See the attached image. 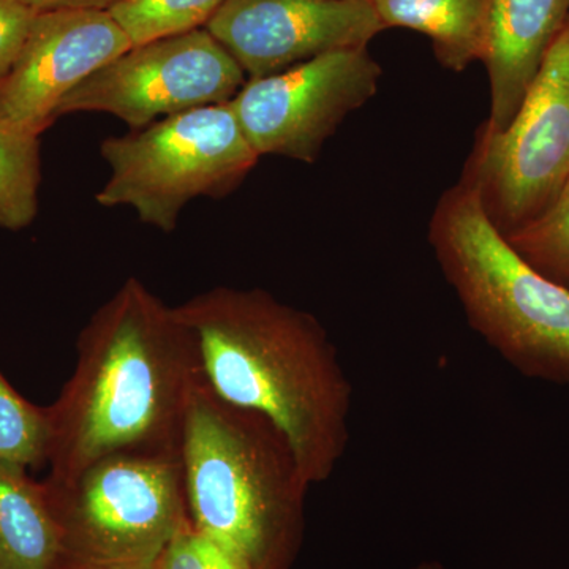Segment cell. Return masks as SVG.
I'll list each match as a JSON object with an SVG mask.
<instances>
[{
  "mask_svg": "<svg viewBox=\"0 0 569 569\" xmlns=\"http://www.w3.org/2000/svg\"><path fill=\"white\" fill-rule=\"evenodd\" d=\"M157 569H247L233 553L203 531L194 529L189 516L157 560Z\"/></svg>",
  "mask_w": 569,
  "mask_h": 569,
  "instance_id": "cell-19",
  "label": "cell"
},
{
  "mask_svg": "<svg viewBox=\"0 0 569 569\" xmlns=\"http://www.w3.org/2000/svg\"><path fill=\"white\" fill-rule=\"evenodd\" d=\"M40 137L0 119V227L28 228L39 212Z\"/></svg>",
  "mask_w": 569,
  "mask_h": 569,
  "instance_id": "cell-15",
  "label": "cell"
},
{
  "mask_svg": "<svg viewBox=\"0 0 569 569\" xmlns=\"http://www.w3.org/2000/svg\"><path fill=\"white\" fill-rule=\"evenodd\" d=\"M385 28L411 29L432 43L437 61L463 71L485 61L490 0H369Z\"/></svg>",
  "mask_w": 569,
  "mask_h": 569,
  "instance_id": "cell-14",
  "label": "cell"
},
{
  "mask_svg": "<svg viewBox=\"0 0 569 569\" xmlns=\"http://www.w3.org/2000/svg\"><path fill=\"white\" fill-rule=\"evenodd\" d=\"M224 0H119L110 14L133 47L206 28Z\"/></svg>",
  "mask_w": 569,
  "mask_h": 569,
  "instance_id": "cell-16",
  "label": "cell"
},
{
  "mask_svg": "<svg viewBox=\"0 0 569 569\" xmlns=\"http://www.w3.org/2000/svg\"><path fill=\"white\" fill-rule=\"evenodd\" d=\"M61 530L47 482L0 460V569H56Z\"/></svg>",
  "mask_w": 569,
  "mask_h": 569,
  "instance_id": "cell-13",
  "label": "cell"
},
{
  "mask_svg": "<svg viewBox=\"0 0 569 569\" xmlns=\"http://www.w3.org/2000/svg\"><path fill=\"white\" fill-rule=\"evenodd\" d=\"M50 413L29 402L0 372V460L26 468L48 463Z\"/></svg>",
  "mask_w": 569,
  "mask_h": 569,
  "instance_id": "cell-17",
  "label": "cell"
},
{
  "mask_svg": "<svg viewBox=\"0 0 569 569\" xmlns=\"http://www.w3.org/2000/svg\"><path fill=\"white\" fill-rule=\"evenodd\" d=\"M381 74L367 48L326 52L247 81L230 103L258 156L316 163L347 116L376 96Z\"/></svg>",
  "mask_w": 569,
  "mask_h": 569,
  "instance_id": "cell-9",
  "label": "cell"
},
{
  "mask_svg": "<svg viewBox=\"0 0 569 569\" xmlns=\"http://www.w3.org/2000/svg\"><path fill=\"white\" fill-rule=\"evenodd\" d=\"M142 569H157L156 565H153V567L151 568H142Z\"/></svg>",
  "mask_w": 569,
  "mask_h": 569,
  "instance_id": "cell-23",
  "label": "cell"
},
{
  "mask_svg": "<svg viewBox=\"0 0 569 569\" xmlns=\"http://www.w3.org/2000/svg\"><path fill=\"white\" fill-rule=\"evenodd\" d=\"M22 6L44 13V11L59 10H100L108 11L114 7L119 0H18Z\"/></svg>",
  "mask_w": 569,
  "mask_h": 569,
  "instance_id": "cell-21",
  "label": "cell"
},
{
  "mask_svg": "<svg viewBox=\"0 0 569 569\" xmlns=\"http://www.w3.org/2000/svg\"><path fill=\"white\" fill-rule=\"evenodd\" d=\"M44 482L61 530L56 569L151 568L187 518L181 455H114Z\"/></svg>",
  "mask_w": 569,
  "mask_h": 569,
  "instance_id": "cell-6",
  "label": "cell"
},
{
  "mask_svg": "<svg viewBox=\"0 0 569 569\" xmlns=\"http://www.w3.org/2000/svg\"><path fill=\"white\" fill-rule=\"evenodd\" d=\"M36 17L37 11L18 0H0V84L17 62Z\"/></svg>",
  "mask_w": 569,
  "mask_h": 569,
  "instance_id": "cell-20",
  "label": "cell"
},
{
  "mask_svg": "<svg viewBox=\"0 0 569 569\" xmlns=\"http://www.w3.org/2000/svg\"><path fill=\"white\" fill-rule=\"evenodd\" d=\"M110 11L37 13L24 47L0 84V119L40 137L62 100L132 48Z\"/></svg>",
  "mask_w": 569,
  "mask_h": 569,
  "instance_id": "cell-11",
  "label": "cell"
},
{
  "mask_svg": "<svg viewBox=\"0 0 569 569\" xmlns=\"http://www.w3.org/2000/svg\"><path fill=\"white\" fill-rule=\"evenodd\" d=\"M411 569H449L445 567V565H441L440 561H433V560H426L421 561V563L417 565V567Z\"/></svg>",
  "mask_w": 569,
  "mask_h": 569,
  "instance_id": "cell-22",
  "label": "cell"
},
{
  "mask_svg": "<svg viewBox=\"0 0 569 569\" xmlns=\"http://www.w3.org/2000/svg\"><path fill=\"white\" fill-rule=\"evenodd\" d=\"M569 21V0H490L486 69L490 114L482 129H507L553 41Z\"/></svg>",
  "mask_w": 569,
  "mask_h": 569,
  "instance_id": "cell-12",
  "label": "cell"
},
{
  "mask_svg": "<svg viewBox=\"0 0 569 569\" xmlns=\"http://www.w3.org/2000/svg\"><path fill=\"white\" fill-rule=\"evenodd\" d=\"M507 236L522 230L556 203L569 182V21L501 132L479 129L460 179Z\"/></svg>",
  "mask_w": 569,
  "mask_h": 569,
  "instance_id": "cell-7",
  "label": "cell"
},
{
  "mask_svg": "<svg viewBox=\"0 0 569 569\" xmlns=\"http://www.w3.org/2000/svg\"><path fill=\"white\" fill-rule=\"evenodd\" d=\"M77 348L73 373L48 407V481L69 482L114 455H181L201 372L176 307L132 277L93 313Z\"/></svg>",
  "mask_w": 569,
  "mask_h": 569,
  "instance_id": "cell-1",
  "label": "cell"
},
{
  "mask_svg": "<svg viewBox=\"0 0 569 569\" xmlns=\"http://www.w3.org/2000/svg\"><path fill=\"white\" fill-rule=\"evenodd\" d=\"M100 153L111 173L97 203L129 206L142 223L163 233L176 230L194 198H223L238 189L260 159L230 102L107 138Z\"/></svg>",
  "mask_w": 569,
  "mask_h": 569,
  "instance_id": "cell-5",
  "label": "cell"
},
{
  "mask_svg": "<svg viewBox=\"0 0 569 569\" xmlns=\"http://www.w3.org/2000/svg\"><path fill=\"white\" fill-rule=\"evenodd\" d=\"M247 74L208 29L138 44L62 100L58 118L107 112L140 130L179 112L231 102Z\"/></svg>",
  "mask_w": 569,
  "mask_h": 569,
  "instance_id": "cell-8",
  "label": "cell"
},
{
  "mask_svg": "<svg viewBox=\"0 0 569 569\" xmlns=\"http://www.w3.org/2000/svg\"><path fill=\"white\" fill-rule=\"evenodd\" d=\"M507 241L539 274L569 288V182L548 211Z\"/></svg>",
  "mask_w": 569,
  "mask_h": 569,
  "instance_id": "cell-18",
  "label": "cell"
},
{
  "mask_svg": "<svg viewBox=\"0 0 569 569\" xmlns=\"http://www.w3.org/2000/svg\"><path fill=\"white\" fill-rule=\"evenodd\" d=\"M429 242L473 331L526 376L569 385V288L512 249L468 183L438 201Z\"/></svg>",
  "mask_w": 569,
  "mask_h": 569,
  "instance_id": "cell-4",
  "label": "cell"
},
{
  "mask_svg": "<svg viewBox=\"0 0 569 569\" xmlns=\"http://www.w3.org/2000/svg\"><path fill=\"white\" fill-rule=\"evenodd\" d=\"M181 466L194 529L247 569L293 567L310 485L274 422L224 402L201 378L183 421Z\"/></svg>",
  "mask_w": 569,
  "mask_h": 569,
  "instance_id": "cell-3",
  "label": "cell"
},
{
  "mask_svg": "<svg viewBox=\"0 0 569 569\" xmlns=\"http://www.w3.org/2000/svg\"><path fill=\"white\" fill-rule=\"evenodd\" d=\"M206 29L249 80L326 52L367 48L387 31L369 0H224Z\"/></svg>",
  "mask_w": 569,
  "mask_h": 569,
  "instance_id": "cell-10",
  "label": "cell"
},
{
  "mask_svg": "<svg viewBox=\"0 0 569 569\" xmlns=\"http://www.w3.org/2000/svg\"><path fill=\"white\" fill-rule=\"evenodd\" d=\"M176 313L213 395L274 422L309 485L335 475L350 441L353 387L325 326L260 288L217 287Z\"/></svg>",
  "mask_w": 569,
  "mask_h": 569,
  "instance_id": "cell-2",
  "label": "cell"
}]
</instances>
